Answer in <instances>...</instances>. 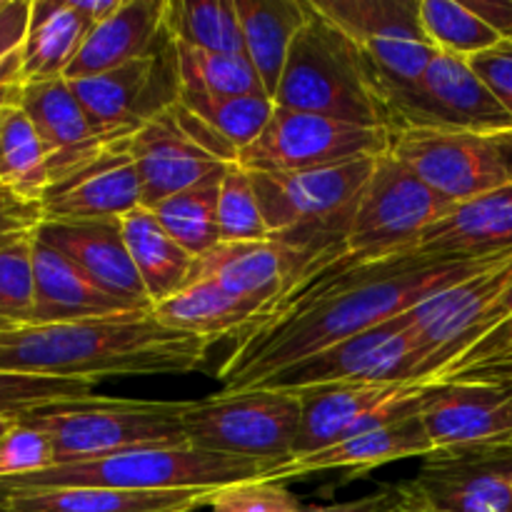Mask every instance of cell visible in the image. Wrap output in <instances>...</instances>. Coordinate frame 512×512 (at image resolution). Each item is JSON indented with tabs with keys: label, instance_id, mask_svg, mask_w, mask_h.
I'll return each instance as SVG.
<instances>
[{
	"label": "cell",
	"instance_id": "1",
	"mask_svg": "<svg viewBox=\"0 0 512 512\" xmlns=\"http://www.w3.org/2000/svg\"><path fill=\"white\" fill-rule=\"evenodd\" d=\"M498 258L443 263L405 253L363 263L335 255L313 265L255 328L235 338L218 370L223 393L253 390L288 365L418 308Z\"/></svg>",
	"mask_w": 512,
	"mask_h": 512
},
{
	"label": "cell",
	"instance_id": "2",
	"mask_svg": "<svg viewBox=\"0 0 512 512\" xmlns=\"http://www.w3.org/2000/svg\"><path fill=\"white\" fill-rule=\"evenodd\" d=\"M213 340L175 333L153 310L25 325L0 333V370L40 378L90 380L125 375H185L203 368Z\"/></svg>",
	"mask_w": 512,
	"mask_h": 512
},
{
	"label": "cell",
	"instance_id": "3",
	"mask_svg": "<svg viewBox=\"0 0 512 512\" xmlns=\"http://www.w3.org/2000/svg\"><path fill=\"white\" fill-rule=\"evenodd\" d=\"M378 158H360L300 173H250L273 243L300 265L333 260L345 250L350 223Z\"/></svg>",
	"mask_w": 512,
	"mask_h": 512
},
{
	"label": "cell",
	"instance_id": "4",
	"mask_svg": "<svg viewBox=\"0 0 512 512\" xmlns=\"http://www.w3.org/2000/svg\"><path fill=\"white\" fill-rule=\"evenodd\" d=\"M273 103L365 128H388L368 60L313 3L290 45Z\"/></svg>",
	"mask_w": 512,
	"mask_h": 512
},
{
	"label": "cell",
	"instance_id": "5",
	"mask_svg": "<svg viewBox=\"0 0 512 512\" xmlns=\"http://www.w3.org/2000/svg\"><path fill=\"white\" fill-rule=\"evenodd\" d=\"M270 463L208 453L193 445H148L103 455L83 463L53 465L43 473L0 480L5 490L40 488H113V490H218L260 480Z\"/></svg>",
	"mask_w": 512,
	"mask_h": 512
},
{
	"label": "cell",
	"instance_id": "6",
	"mask_svg": "<svg viewBox=\"0 0 512 512\" xmlns=\"http://www.w3.org/2000/svg\"><path fill=\"white\" fill-rule=\"evenodd\" d=\"M188 400L88 398L23 415L20 423L48 433L55 465L83 463L130 448L183 445Z\"/></svg>",
	"mask_w": 512,
	"mask_h": 512
},
{
	"label": "cell",
	"instance_id": "7",
	"mask_svg": "<svg viewBox=\"0 0 512 512\" xmlns=\"http://www.w3.org/2000/svg\"><path fill=\"white\" fill-rule=\"evenodd\" d=\"M185 440L208 453L260 460L273 468L290 463L300 433V400L270 388L188 400Z\"/></svg>",
	"mask_w": 512,
	"mask_h": 512
},
{
	"label": "cell",
	"instance_id": "8",
	"mask_svg": "<svg viewBox=\"0 0 512 512\" xmlns=\"http://www.w3.org/2000/svg\"><path fill=\"white\" fill-rule=\"evenodd\" d=\"M390 133L448 130L498 135L512 130L510 115L465 58L438 53L420 80L380 93Z\"/></svg>",
	"mask_w": 512,
	"mask_h": 512
},
{
	"label": "cell",
	"instance_id": "9",
	"mask_svg": "<svg viewBox=\"0 0 512 512\" xmlns=\"http://www.w3.org/2000/svg\"><path fill=\"white\" fill-rule=\"evenodd\" d=\"M450 203L428 188L390 153L380 155L358 200L345 250L355 260H383L410 253L415 240L443 218Z\"/></svg>",
	"mask_w": 512,
	"mask_h": 512
},
{
	"label": "cell",
	"instance_id": "10",
	"mask_svg": "<svg viewBox=\"0 0 512 512\" xmlns=\"http://www.w3.org/2000/svg\"><path fill=\"white\" fill-rule=\"evenodd\" d=\"M98 133L110 145L128 143L150 120L168 113L183 93L178 45L165 35L145 58L70 83Z\"/></svg>",
	"mask_w": 512,
	"mask_h": 512
},
{
	"label": "cell",
	"instance_id": "11",
	"mask_svg": "<svg viewBox=\"0 0 512 512\" xmlns=\"http://www.w3.org/2000/svg\"><path fill=\"white\" fill-rule=\"evenodd\" d=\"M338 383H430L405 315L288 365L255 388L298 393Z\"/></svg>",
	"mask_w": 512,
	"mask_h": 512
},
{
	"label": "cell",
	"instance_id": "12",
	"mask_svg": "<svg viewBox=\"0 0 512 512\" xmlns=\"http://www.w3.org/2000/svg\"><path fill=\"white\" fill-rule=\"evenodd\" d=\"M390 150L388 128H365L315 113L278 108L253 145L240 150L238 165L250 173H300Z\"/></svg>",
	"mask_w": 512,
	"mask_h": 512
},
{
	"label": "cell",
	"instance_id": "13",
	"mask_svg": "<svg viewBox=\"0 0 512 512\" xmlns=\"http://www.w3.org/2000/svg\"><path fill=\"white\" fill-rule=\"evenodd\" d=\"M338 25L368 60L378 98L385 90L415 83L438 50L420 25V0H310Z\"/></svg>",
	"mask_w": 512,
	"mask_h": 512
},
{
	"label": "cell",
	"instance_id": "14",
	"mask_svg": "<svg viewBox=\"0 0 512 512\" xmlns=\"http://www.w3.org/2000/svg\"><path fill=\"white\" fill-rule=\"evenodd\" d=\"M405 493L420 512H512V443L435 448Z\"/></svg>",
	"mask_w": 512,
	"mask_h": 512
},
{
	"label": "cell",
	"instance_id": "15",
	"mask_svg": "<svg viewBox=\"0 0 512 512\" xmlns=\"http://www.w3.org/2000/svg\"><path fill=\"white\" fill-rule=\"evenodd\" d=\"M512 285V253L405 313L430 383L468 348Z\"/></svg>",
	"mask_w": 512,
	"mask_h": 512
},
{
	"label": "cell",
	"instance_id": "16",
	"mask_svg": "<svg viewBox=\"0 0 512 512\" xmlns=\"http://www.w3.org/2000/svg\"><path fill=\"white\" fill-rule=\"evenodd\" d=\"M430 383H338L298 390L300 433L295 458L413 413Z\"/></svg>",
	"mask_w": 512,
	"mask_h": 512
},
{
	"label": "cell",
	"instance_id": "17",
	"mask_svg": "<svg viewBox=\"0 0 512 512\" xmlns=\"http://www.w3.org/2000/svg\"><path fill=\"white\" fill-rule=\"evenodd\" d=\"M388 153L450 205L510 183L493 135L398 130L390 133Z\"/></svg>",
	"mask_w": 512,
	"mask_h": 512
},
{
	"label": "cell",
	"instance_id": "18",
	"mask_svg": "<svg viewBox=\"0 0 512 512\" xmlns=\"http://www.w3.org/2000/svg\"><path fill=\"white\" fill-rule=\"evenodd\" d=\"M420 418L435 448L512 443V385L490 380L430 383Z\"/></svg>",
	"mask_w": 512,
	"mask_h": 512
},
{
	"label": "cell",
	"instance_id": "19",
	"mask_svg": "<svg viewBox=\"0 0 512 512\" xmlns=\"http://www.w3.org/2000/svg\"><path fill=\"white\" fill-rule=\"evenodd\" d=\"M20 105L33 120L50 165V188L88 168L113 145L98 133L65 78L23 85Z\"/></svg>",
	"mask_w": 512,
	"mask_h": 512
},
{
	"label": "cell",
	"instance_id": "20",
	"mask_svg": "<svg viewBox=\"0 0 512 512\" xmlns=\"http://www.w3.org/2000/svg\"><path fill=\"white\" fill-rule=\"evenodd\" d=\"M410 253L443 263L490 260L512 253V183L455 203L435 220Z\"/></svg>",
	"mask_w": 512,
	"mask_h": 512
},
{
	"label": "cell",
	"instance_id": "21",
	"mask_svg": "<svg viewBox=\"0 0 512 512\" xmlns=\"http://www.w3.org/2000/svg\"><path fill=\"white\" fill-rule=\"evenodd\" d=\"M135 208H143V185L125 143L105 150L95 163L53 185L43 198L50 223L120 220Z\"/></svg>",
	"mask_w": 512,
	"mask_h": 512
},
{
	"label": "cell",
	"instance_id": "22",
	"mask_svg": "<svg viewBox=\"0 0 512 512\" xmlns=\"http://www.w3.org/2000/svg\"><path fill=\"white\" fill-rule=\"evenodd\" d=\"M35 238L60 250L98 288L118 298L130 310H153L143 280L130 260L120 220H88V223L45 220Z\"/></svg>",
	"mask_w": 512,
	"mask_h": 512
},
{
	"label": "cell",
	"instance_id": "23",
	"mask_svg": "<svg viewBox=\"0 0 512 512\" xmlns=\"http://www.w3.org/2000/svg\"><path fill=\"white\" fill-rule=\"evenodd\" d=\"M435 450L428 430H425L420 408L413 413L403 415L398 420L378 425L373 430L345 438L320 453L295 458L290 463L278 465L270 470L263 480L273 483H285V480H298L310 473H323V470H345L348 475H363L383 465L398 463V460L420 458Z\"/></svg>",
	"mask_w": 512,
	"mask_h": 512
},
{
	"label": "cell",
	"instance_id": "24",
	"mask_svg": "<svg viewBox=\"0 0 512 512\" xmlns=\"http://www.w3.org/2000/svg\"><path fill=\"white\" fill-rule=\"evenodd\" d=\"M298 278V260L273 240H250V243L220 240L215 248L195 258L193 275V280H213L233 298L260 308L263 315L293 288Z\"/></svg>",
	"mask_w": 512,
	"mask_h": 512
},
{
	"label": "cell",
	"instance_id": "25",
	"mask_svg": "<svg viewBox=\"0 0 512 512\" xmlns=\"http://www.w3.org/2000/svg\"><path fill=\"white\" fill-rule=\"evenodd\" d=\"M125 148L143 185V208H155L170 195L223 175L228 168L190 143L170 110L140 128Z\"/></svg>",
	"mask_w": 512,
	"mask_h": 512
},
{
	"label": "cell",
	"instance_id": "26",
	"mask_svg": "<svg viewBox=\"0 0 512 512\" xmlns=\"http://www.w3.org/2000/svg\"><path fill=\"white\" fill-rule=\"evenodd\" d=\"M165 13L168 0H123L110 18L90 28L65 80L73 83L103 75L153 53L168 35Z\"/></svg>",
	"mask_w": 512,
	"mask_h": 512
},
{
	"label": "cell",
	"instance_id": "27",
	"mask_svg": "<svg viewBox=\"0 0 512 512\" xmlns=\"http://www.w3.org/2000/svg\"><path fill=\"white\" fill-rule=\"evenodd\" d=\"M35 315L33 325L78 323L138 313L105 293L78 265L40 238L33 240Z\"/></svg>",
	"mask_w": 512,
	"mask_h": 512
},
{
	"label": "cell",
	"instance_id": "28",
	"mask_svg": "<svg viewBox=\"0 0 512 512\" xmlns=\"http://www.w3.org/2000/svg\"><path fill=\"white\" fill-rule=\"evenodd\" d=\"M218 490H8V505L10 512H195L208 508Z\"/></svg>",
	"mask_w": 512,
	"mask_h": 512
},
{
	"label": "cell",
	"instance_id": "29",
	"mask_svg": "<svg viewBox=\"0 0 512 512\" xmlns=\"http://www.w3.org/2000/svg\"><path fill=\"white\" fill-rule=\"evenodd\" d=\"M90 28L93 23L73 0H33L28 35L20 48V83L65 78Z\"/></svg>",
	"mask_w": 512,
	"mask_h": 512
},
{
	"label": "cell",
	"instance_id": "30",
	"mask_svg": "<svg viewBox=\"0 0 512 512\" xmlns=\"http://www.w3.org/2000/svg\"><path fill=\"white\" fill-rule=\"evenodd\" d=\"M158 323L175 333L198 335L205 340L240 338L260 320V308L233 298L213 280H193L170 295L163 303L153 305Z\"/></svg>",
	"mask_w": 512,
	"mask_h": 512
},
{
	"label": "cell",
	"instance_id": "31",
	"mask_svg": "<svg viewBox=\"0 0 512 512\" xmlns=\"http://www.w3.org/2000/svg\"><path fill=\"white\" fill-rule=\"evenodd\" d=\"M245 55L258 70L268 98L278 93L290 45L308 18V0H235Z\"/></svg>",
	"mask_w": 512,
	"mask_h": 512
},
{
	"label": "cell",
	"instance_id": "32",
	"mask_svg": "<svg viewBox=\"0 0 512 512\" xmlns=\"http://www.w3.org/2000/svg\"><path fill=\"white\" fill-rule=\"evenodd\" d=\"M120 225L130 260L143 280L150 303H163L193 283L195 258L165 233L153 210L135 208L120 218Z\"/></svg>",
	"mask_w": 512,
	"mask_h": 512
},
{
	"label": "cell",
	"instance_id": "33",
	"mask_svg": "<svg viewBox=\"0 0 512 512\" xmlns=\"http://www.w3.org/2000/svg\"><path fill=\"white\" fill-rule=\"evenodd\" d=\"M0 183L30 200L50 190L48 150L20 103L0 113Z\"/></svg>",
	"mask_w": 512,
	"mask_h": 512
},
{
	"label": "cell",
	"instance_id": "34",
	"mask_svg": "<svg viewBox=\"0 0 512 512\" xmlns=\"http://www.w3.org/2000/svg\"><path fill=\"white\" fill-rule=\"evenodd\" d=\"M165 28L178 45L208 53L245 55L235 0H168Z\"/></svg>",
	"mask_w": 512,
	"mask_h": 512
},
{
	"label": "cell",
	"instance_id": "35",
	"mask_svg": "<svg viewBox=\"0 0 512 512\" xmlns=\"http://www.w3.org/2000/svg\"><path fill=\"white\" fill-rule=\"evenodd\" d=\"M228 170V168H225ZM223 175L203 180L183 193L170 195L168 200L158 203L153 215L163 225L165 233L175 240L193 258L208 253L220 243L218 230V193Z\"/></svg>",
	"mask_w": 512,
	"mask_h": 512
},
{
	"label": "cell",
	"instance_id": "36",
	"mask_svg": "<svg viewBox=\"0 0 512 512\" xmlns=\"http://www.w3.org/2000/svg\"><path fill=\"white\" fill-rule=\"evenodd\" d=\"M418 15L425 38L443 55L470 60L505 43L463 0H420Z\"/></svg>",
	"mask_w": 512,
	"mask_h": 512
},
{
	"label": "cell",
	"instance_id": "37",
	"mask_svg": "<svg viewBox=\"0 0 512 512\" xmlns=\"http://www.w3.org/2000/svg\"><path fill=\"white\" fill-rule=\"evenodd\" d=\"M178 58L183 90H200V93L215 95V98L268 95L248 55L208 53V50L178 45Z\"/></svg>",
	"mask_w": 512,
	"mask_h": 512
},
{
	"label": "cell",
	"instance_id": "38",
	"mask_svg": "<svg viewBox=\"0 0 512 512\" xmlns=\"http://www.w3.org/2000/svg\"><path fill=\"white\" fill-rule=\"evenodd\" d=\"M180 103L213 123L238 150H245L258 140L275 110V103L268 95L215 98V95L200 93V90H183Z\"/></svg>",
	"mask_w": 512,
	"mask_h": 512
},
{
	"label": "cell",
	"instance_id": "39",
	"mask_svg": "<svg viewBox=\"0 0 512 512\" xmlns=\"http://www.w3.org/2000/svg\"><path fill=\"white\" fill-rule=\"evenodd\" d=\"M218 230L223 243H250L268 240L270 230L260 210L253 175L243 165L233 163L223 173L218 193Z\"/></svg>",
	"mask_w": 512,
	"mask_h": 512
},
{
	"label": "cell",
	"instance_id": "40",
	"mask_svg": "<svg viewBox=\"0 0 512 512\" xmlns=\"http://www.w3.org/2000/svg\"><path fill=\"white\" fill-rule=\"evenodd\" d=\"M98 383L90 380L40 378V375L3 373L0 370V418L20 420L33 410L58 403H75L95 395Z\"/></svg>",
	"mask_w": 512,
	"mask_h": 512
},
{
	"label": "cell",
	"instance_id": "41",
	"mask_svg": "<svg viewBox=\"0 0 512 512\" xmlns=\"http://www.w3.org/2000/svg\"><path fill=\"white\" fill-rule=\"evenodd\" d=\"M33 240L0 250V333L33 325Z\"/></svg>",
	"mask_w": 512,
	"mask_h": 512
},
{
	"label": "cell",
	"instance_id": "42",
	"mask_svg": "<svg viewBox=\"0 0 512 512\" xmlns=\"http://www.w3.org/2000/svg\"><path fill=\"white\" fill-rule=\"evenodd\" d=\"M512 355V285L508 293L503 295L495 310L490 313L488 323L483 325L478 335H475L473 343L453 360V363L445 368V373L440 375L435 383H443V380H455L463 378V375L473 373V370L485 368V365H493L498 360L510 358Z\"/></svg>",
	"mask_w": 512,
	"mask_h": 512
},
{
	"label": "cell",
	"instance_id": "43",
	"mask_svg": "<svg viewBox=\"0 0 512 512\" xmlns=\"http://www.w3.org/2000/svg\"><path fill=\"white\" fill-rule=\"evenodd\" d=\"M55 453L48 433L28 423H15L0 440V480L25 478L53 468Z\"/></svg>",
	"mask_w": 512,
	"mask_h": 512
},
{
	"label": "cell",
	"instance_id": "44",
	"mask_svg": "<svg viewBox=\"0 0 512 512\" xmlns=\"http://www.w3.org/2000/svg\"><path fill=\"white\" fill-rule=\"evenodd\" d=\"M210 512H303L293 493L273 480H245L225 485L213 495Z\"/></svg>",
	"mask_w": 512,
	"mask_h": 512
},
{
	"label": "cell",
	"instance_id": "45",
	"mask_svg": "<svg viewBox=\"0 0 512 512\" xmlns=\"http://www.w3.org/2000/svg\"><path fill=\"white\" fill-rule=\"evenodd\" d=\"M43 223V200L23 198L0 183V250L33 240Z\"/></svg>",
	"mask_w": 512,
	"mask_h": 512
},
{
	"label": "cell",
	"instance_id": "46",
	"mask_svg": "<svg viewBox=\"0 0 512 512\" xmlns=\"http://www.w3.org/2000/svg\"><path fill=\"white\" fill-rule=\"evenodd\" d=\"M33 0H3L0 3V85L20 83V48L30 25Z\"/></svg>",
	"mask_w": 512,
	"mask_h": 512
},
{
	"label": "cell",
	"instance_id": "47",
	"mask_svg": "<svg viewBox=\"0 0 512 512\" xmlns=\"http://www.w3.org/2000/svg\"><path fill=\"white\" fill-rule=\"evenodd\" d=\"M170 113H173L175 123H178V128L183 130L185 138H188L193 145H198L203 153H208L210 158L220 160V163H225V165L238 163L240 150L235 148V145L230 143V140L225 138V135L220 133L213 123H208L203 115H198L195 110H190L188 105H183L180 100L173 105V108H170Z\"/></svg>",
	"mask_w": 512,
	"mask_h": 512
},
{
	"label": "cell",
	"instance_id": "48",
	"mask_svg": "<svg viewBox=\"0 0 512 512\" xmlns=\"http://www.w3.org/2000/svg\"><path fill=\"white\" fill-rule=\"evenodd\" d=\"M468 63L512 120V43H500L498 48L475 55Z\"/></svg>",
	"mask_w": 512,
	"mask_h": 512
},
{
	"label": "cell",
	"instance_id": "49",
	"mask_svg": "<svg viewBox=\"0 0 512 512\" xmlns=\"http://www.w3.org/2000/svg\"><path fill=\"white\" fill-rule=\"evenodd\" d=\"M408 500L403 485H390L358 500H345L335 505H320V508H303V512H395Z\"/></svg>",
	"mask_w": 512,
	"mask_h": 512
},
{
	"label": "cell",
	"instance_id": "50",
	"mask_svg": "<svg viewBox=\"0 0 512 512\" xmlns=\"http://www.w3.org/2000/svg\"><path fill=\"white\" fill-rule=\"evenodd\" d=\"M505 43H512V0H463Z\"/></svg>",
	"mask_w": 512,
	"mask_h": 512
},
{
	"label": "cell",
	"instance_id": "51",
	"mask_svg": "<svg viewBox=\"0 0 512 512\" xmlns=\"http://www.w3.org/2000/svg\"><path fill=\"white\" fill-rule=\"evenodd\" d=\"M455 380H490V383H510L512 385V355L510 358L498 360V363H493V365H485V368L473 370V373L463 375V378H455Z\"/></svg>",
	"mask_w": 512,
	"mask_h": 512
},
{
	"label": "cell",
	"instance_id": "52",
	"mask_svg": "<svg viewBox=\"0 0 512 512\" xmlns=\"http://www.w3.org/2000/svg\"><path fill=\"white\" fill-rule=\"evenodd\" d=\"M73 3L90 23L98 25L103 23L105 18H110V15L123 5V0H73Z\"/></svg>",
	"mask_w": 512,
	"mask_h": 512
},
{
	"label": "cell",
	"instance_id": "53",
	"mask_svg": "<svg viewBox=\"0 0 512 512\" xmlns=\"http://www.w3.org/2000/svg\"><path fill=\"white\" fill-rule=\"evenodd\" d=\"M495 145H498L500 160L505 165V173H508V180L512 183V130H505V133L493 135Z\"/></svg>",
	"mask_w": 512,
	"mask_h": 512
},
{
	"label": "cell",
	"instance_id": "54",
	"mask_svg": "<svg viewBox=\"0 0 512 512\" xmlns=\"http://www.w3.org/2000/svg\"><path fill=\"white\" fill-rule=\"evenodd\" d=\"M20 95H23V83H3V85H0V113H3L8 105L20 103Z\"/></svg>",
	"mask_w": 512,
	"mask_h": 512
},
{
	"label": "cell",
	"instance_id": "55",
	"mask_svg": "<svg viewBox=\"0 0 512 512\" xmlns=\"http://www.w3.org/2000/svg\"><path fill=\"white\" fill-rule=\"evenodd\" d=\"M18 423V420H10V418H0V440L5 438V435L10 433V428H13V425Z\"/></svg>",
	"mask_w": 512,
	"mask_h": 512
},
{
	"label": "cell",
	"instance_id": "56",
	"mask_svg": "<svg viewBox=\"0 0 512 512\" xmlns=\"http://www.w3.org/2000/svg\"><path fill=\"white\" fill-rule=\"evenodd\" d=\"M0 512H10V505H8V490L0 488Z\"/></svg>",
	"mask_w": 512,
	"mask_h": 512
},
{
	"label": "cell",
	"instance_id": "57",
	"mask_svg": "<svg viewBox=\"0 0 512 512\" xmlns=\"http://www.w3.org/2000/svg\"><path fill=\"white\" fill-rule=\"evenodd\" d=\"M403 488H405V485H403ZM395 512H420L418 508H415V505L413 503H410V498L408 500H405V503L403 505H400V508L398 510H395Z\"/></svg>",
	"mask_w": 512,
	"mask_h": 512
},
{
	"label": "cell",
	"instance_id": "58",
	"mask_svg": "<svg viewBox=\"0 0 512 512\" xmlns=\"http://www.w3.org/2000/svg\"><path fill=\"white\" fill-rule=\"evenodd\" d=\"M0 3H3V0H0Z\"/></svg>",
	"mask_w": 512,
	"mask_h": 512
}]
</instances>
